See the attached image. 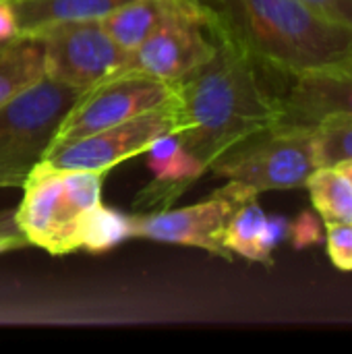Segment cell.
Masks as SVG:
<instances>
[{
  "instance_id": "obj_1",
  "label": "cell",
  "mask_w": 352,
  "mask_h": 354,
  "mask_svg": "<svg viewBox=\"0 0 352 354\" xmlns=\"http://www.w3.org/2000/svg\"><path fill=\"white\" fill-rule=\"evenodd\" d=\"M216 44L214 56L176 83V135L207 172L230 149L280 120L278 95L263 85L261 68L234 44Z\"/></svg>"
},
{
  "instance_id": "obj_2",
  "label": "cell",
  "mask_w": 352,
  "mask_h": 354,
  "mask_svg": "<svg viewBox=\"0 0 352 354\" xmlns=\"http://www.w3.org/2000/svg\"><path fill=\"white\" fill-rule=\"evenodd\" d=\"M216 39L286 79L352 56V27L301 0H195Z\"/></svg>"
},
{
  "instance_id": "obj_3",
  "label": "cell",
  "mask_w": 352,
  "mask_h": 354,
  "mask_svg": "<svg viewBox=\"0 0 352 354\" xmlns=\"http://www.w3.org/2000/svg\"><path fill=\"white\" fill-rule=\"evenodd\" d=\"M106 172L58 168L39 162L23 183L15 222L29 245L50 255L79 251V228L87 212L102 203Z\"/></svg>"
},
{
  "instance_id": "obj_4",
  "label": "cell",
  "mask_w": 352,
  "mask_h": 354,
  "mask_svg": "<svg viewBox=\"0 0 352 354\" xmlns=\"http://www.w3.org/2000/svg\"><path fill=\"white\" fill-rule=\"evenodd\" d=\"M81 89L41 77L0 106V189H21Z\"/></svg>"
},
{
  "instance_id": "obj_5",
  "label": "cell",
  "mask_w": 352,
  "mask_h": 354,
  "mask_svg": "<svg viewBox=\"0 0 352 354\" xmlns=\"http://www.w3.org/2000/svg\"><path fill=\"white\" fill-rule=\"evenodd\" d=\"M317 168L322 166L313 131L274 127L230 149L210 172L243 183L259 195L266 191L305 189Z\"/></svg>"
},
{
  "instance_id": "obj_6",
  "label": "cell",
  "mask_w": 352,
  "mask_h": 354,
  "mask_svg": "<svg viewBox=\"0 0 352 354\" xmlns=\"http://www.w3.org/2000/svg\"><path fill=\"white\" fill-rule=\"evenodd\" d=\"M259 197L243 183L228 180L199 203L178 209H156L131 216V239L197 247L220 259L232 261L234 255L224 245V232L232 214L249 199Z\"/></svg>"
},
{
  "instance_id": "obj_7",
  "label": "cell",
  "mask_w": 352,
  "mask_h": 354,
  "mask_svg": "<svg viewBox=\"0 0 352 354\" xmlns=\"http://www.w3.org/2000/svg\"><path fill=\"white\" fill-rule=\"evenodd\" d=\"M31 37L44 46V75L62 85L85 91L129 73L131 52L122 50L100 21L58 23Z\"/></svg>"
},
{
  "instance_id": "obj_8",
  "label": "cell",
  "mask_w": 352,
  "mask_h": 354,
  "mask_svg": "<svg viewBox=\"0 0 352 354\" xmlns=\"http://www.w3.org/2000/svg\"><path fill=\"white\" fill-rule=\"evenodd\" d=\"M176 97V83L160 81L141 73H122L85 89L58 124L48 147H60L85 135L120 124ZM46 151V153H48Z\"/></svg>"
},
{
  "instance_id": "obj_9",
  "label": "cell",
  "mask_w": 352,
  "mask_h": 354,
  "mask_svg": "<svg viewBox=\"0 0 352 354\" xmlns=\"http://www.w3.org/2000/svg\"><path fill=\"white\" fill-rule=\"evenodd\" d=\"M207 19L195 0H170L162 23L131 52L129 73L178 83L216 52Z\"/></svg>"
},
{
  "instance_id": "obj_10",
  "label": "cell",
  "mask_w": 352,
  "mask_h": 354,
  "mask_svg": "<svg viewBox=\"0 0 352 354\" xmlns=\"http://www.w3.org/2000/svg\"><path fill=\"white\" fill-rule=\"evenodd\" d=\"M176 131L178 106L174 97L131 120L54 147L44 156V162H50L58 168L95 170L108 174L116 164L145 153L158 137Z\"/></svg>"
},
{
  "instance_id": "obj_11",
  "label": "cell",
  "mask_w": 352,
  "mask_h": 354,
  "mask_svg": "<svg viewBox=\"0 0 352 354\" xmlns=\"http://www.w3.org/2000/svg\"><path fill=\"white\" fill-rule=\"evenodd\" d=\"M276 127L315 129L328 118H352V56L299 73L278 95Z\"/></svg>"
},
{
  "instance_id": "obj_12",
  "label": "cell",
  "mask_w": 352,
  "mask_h": 354,
  "mask_svg": "<svg viewBox=\"0 0 352 354\" xmlns=\"http://www.w3.org/2000/svg\"><path fill=\"white\" fill-rule=\"evenodd\" d=\"M145 156L147 168L154 172V180L143 189L137 203H143L147 207H170L195 180H199L207 172L176 133H166L158 137L147 147Z\"/></svg>"
},
{
  "instance_id": "obj_13",
  "label": "cell",
  "mask_w": 352,
  "mask_h": 354,
  "mask_svg": "<svg viewBox=\"0 0 352 354\" xmlns=\"http://www.w3.org/2000/svg\"><path fill=\"white\" fill-rule=\"evenodd\" d=\"M19 35H33L58 23L102 21L129 0H10Z\"/></svg>"
},
{
  "instance_id": "obj_14",
  "label": "cell",
  "mask_w": 352,
  "mask_h": 354,
  "mask_svg": "<svg viewBox=\"0 0 352 354\" xmlns=\"http://www.w3.org/2000/svg\"><path fill=\"white\" fill-rule=\"evenodd\" d=\"M44 77V46L37 37L17 35L0 52V106Z\"/></svg>"
},
{
  "instance_id": "obj_15",
  "label": "cell",
  "mask_w": 352,
  "mask_h": 354,
  "mask_svg": "<svg viewBox=\"0 0 352 354\" xmlns=\"http://www.w3.org/2000/svg\"><path fill=\"white\" fill-rule=\"evenodd\" d=\"M168 6L170 0H129L100 23L122 50L133 52L162 23Z\"/></svg>"
},
{
  "instance_id": "obj_16",
  "label": "cell",
  "mask_w": 352,
  "mask_h": 354,
  "mask_svg": "<svg viewBox=\"0 0 352 354\" xmlns=\"http://www.w3.org/2000/svg\"><path fill=\"white\" fill-rule=\"evenodd\" d=\"M305 189L324 224L352 222V185L338 166L317 168Z\"/></svg>"
},
{
  "instance_id": "obj_17",
  "label": "cell",
  "mask_w": 352,
  "mask_h": 354,
  "mask_svg": "<svg viewBox=\"0 0 352 354\" xmlns=\"http://www.w3.org/2000/svg\"><path fill=\"white\" fill-rule=\"evenodd\" d=\"M268 214L261 209L257 197L243 203L230 218L226 232H224V245L232 255H239L253 263H263L266 259L261 255V234L266 226Z\"/></svg>"
},
{
  "instance_id": "obj_18",
  "label": "cell",
  "mask_w": 352,
  "mask_h": 354,
  "mask_svg": "<svg viewBox=\"0 0 352 354\" xmlns=\"http://www.w3.org/2000/svg\"><path fill=\"white\" fill-rule=\"evenodd\" d=\"M127 239H131V216L102 203L85 214L79 228V249L89 253L108 251Z\"/></svg>"
},
{
  "instance_id": "obj_19",
  "label": "cell",
  "mask_w": 352,
  "mask_h": 354,
  "mask_svg": "<svg viewBox=\"0 0 352 354\" xmlns=\"http://www.w3.org/2000/svg\"><path fill=\"white\" fill-rule=\"evenodd\" d=\"M311 131L319 166H338L352 160V118H328Z\"/></svg>"
},
{
  "instance_id": "obj_20",
  "label": "cell",
  "mask_w": 352,
  "mask_h": 354,
  "mask_svg": "<svg viewBox=\"0 0 352 354\" xmlns=\"http://www.w3.org/2000/svg\"><path fill=\"white\" fill-rule=\"evenodd\" d=\"M326 247L330 261L340 272H352V222L326 224Z\"/></svg>"
},
{
  "instance_id": "obj_21",
  "label": "cell",
  "mask_w": 352,
  "mask_h": 354,
  "mask_svg": "<svg viewBox=\"0 0 352 354\" xmlns=\"http://www.w3.org/2000/svg\"><path fill=\"white\" fill-rule=\"evenodd\" d=\"M288 241L293 243L295 249H309L315 245H322L326 241V224L317 216V212H301L293 222H290V232Z\"/></svg>"
},
{
  "instance_id": "obj_22",
  "label": "cell",
  "mask_w": 352,
  "mask_h": 354,
  "mask_svg": "<svg viewBox=\"0 0 352 354\" xmlns=\"http://www.w3.org/2000/svg\"><path fill=\"white\" fill-rule=\"evenodd\" d=\"M290 232V220L284 216H268L263 234H261V255L266 259V266H274V251L288 241Z\"/></svg>"
},
{
  "instance_id": "obj_23",
  "label": "cell",
  "mask_w": 352,
  "mask_h": 354,
  "mask_svg": "<svg viewBox=\"0 0 352 354\" xmlns=\"http://www.w3.org/2000/svg\"><path fill=\"white\" fill-rule=\"evenodd\" d=\"M311 8L319 10L326 17H332L340 23L352 27V0H301Z\"/></svg>"
},
{
  "instance_id": "obj_24",
  "label": "cell",
  "mask_w": 352,
  "mask_h": 354,
  "mask_svg": "<svg viewBox=\"0 0 352 354\" xmlns=\"http://www.w3.org/2000/svg\"><path fill=\"white\" fill-rule=\"evenodd\" d=\"M27 245H29V243H27V239L23 236V232L19 230L15 218L0 224V253L15 251V249H23V247H27Z\"/></svg>"
},
{
  "instance_id": "obj_25",
  "label": "cell",
  "mask_w": 352,
  "mask_h": 354,
  "mask_svg": "<svg viewBox=\"0 0 352 354\" xmlns=\"http://www.w3.org/2000/svg\"><path fill=\"white\" fill-rule=\"evenodd\" d=\"M19 35L17 15L10 0H0V41H12Z\"/></svg>"
},
{
  "instance_id": "obj_26",
  "label": "cell",
  "mask_w": 352,
  "mask_h": 354,
  "mask_svg": "<svg viewBox=\"0 0 352 354\" xmlns=\"http://www.w3.org/2000/svg\"><path fill=\"white\" fill-rule=\"evenodd\" d=\"M338 168L346 174V178L351 180L352 185V160H349V162H342V164H338Z\"/></svg>"
},
{
  "instance_id": "obj_27",
  "label": "cell",
  "mask_w": 352,
  "mask_h": 354,
  "mask_svg": "<svg viewBox=\"0 0 352 354\" xmlns=\"http://www.w3.org/2000/svg\"><path fill=\"white\" fill-rule=\"evenodd\" d=\"M12 218H15V209H4V212H0V224L6 222V220H12Z\"/></svg>"
},
{
  "instance_id": "obj_28",
  "label": "cell",
  "mask_w": 352,
  "mask_h": 354,
  "mask_svg": "<svg viewBox=\"0 0 352 354\" xmlns=\"http://www.w3.org/2000/svg\"><path fill=\"white\" fill-rule=\"evenodd\" d=\"M8 44H10V41H0V52H2V50H4V48L8 46Z\"/></svg>"
}]
</instances>
